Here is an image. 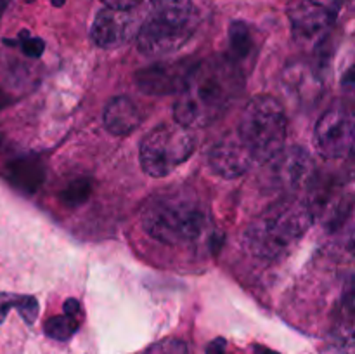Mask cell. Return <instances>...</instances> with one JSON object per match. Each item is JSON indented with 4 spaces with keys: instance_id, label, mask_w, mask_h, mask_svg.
Segmentation results:
<instances>
[{
    "instance_id": "6da1fadb",
    "label": "cell",
    "mask_w": 355,
    "mask_h": 354,
    "mask_svg": "<svg viewBox=\"0 0 355 354\" xmlns=\"http://www.w3.org/2000/svg\"><path fill=\"white\" fill-rule=\"evenodd\" d=\"M243 87L245 78L238 62L229 58L208 59L191 68L179 89L173 117L184 127H207L224 117Z\"/></svg>"
},
{
    "instance_id": "7a4b0ae2",
    "label": "cell",
    "mask_w": 355,
    "mask_h": 354,
    "mask_svg": "<svg viewBox=\"0 0 355 354\" xmlns=\"http://www.w3.org/2000/svg\"><path fill=\"white\" fill-rule=\"evenodd\" d=\"M142 228L165 245H187L200 238L205 208L189 187H168L151 196L142 210Z\"/></svg>"
},
{
    "instance_id": "3957f363",
    "label": "cell",
    "mask_w": 355,
    "mask_h": 354,
    "mask_svg": "<svg viewBox=\"0 0 355 354\" xmlns=\"http://www.w3.org/2000/svg\"><path fill=\"white\" fill-rule=\"evenodd\" d=\"M314 221V212L300 200H281L270 205L246 233V243L263 259L284 255L300 242Z\"/></svg>"
},
{
    "instance_id": "277c9868",
    "label": "cell",
    "mask_w": 355,
    "mask_h": 354,
    "mask_svg": "<svg viewBox=\"0 0 355 354\" xmlns=\"http://www.w3.org/2000/svg\"><path fill=\"white\" fill-rule=\"evenodd\" d=\"M286 115L277 99L270 96L253 97L245 108L238 135L259 163L276 158L286 142Z\"/></svg>"
},
{
    "instance_id": "5b68a950",
    "label": "cell",
    "mask_w": 355,
    "mask_h": 354,
    "mask_svg": "<svg viewBox=\"0 0 355 354\" xmlns=\"http://www.w3.org/2000/svg\"><path fill=\"white\" fill-rule=\"evenodd\" d=\"M196 149V135L189 127L165 124L153 128L141 142V165L148 176L165 177L182 165Z\"/></svg>"
},
{
    "instance_id": "8992f818",
    "label": "cell",
    "mask_w": 355,
    "mask_h": 354,
    "mask_svg": "<svg viewBox=\"0 0 355 354\" xmlns=\"http://www.w3.org/2000/svg\"><path fill=\"white\" fill-rule=\"evenodd\" d=\"M295 40L304 47H318L335 26L331 10L315 0H291L288 6Z\"/></svg>"
},
{
    "instance_id": "52a82bcc",
    "label": "cell",
    "mask_w": 355,
    "mask_h": 354,
    "mask_svg": "<svg viewBox=\"0 0 355 354\" xmlns=\"http://www.w3.org/2000/svg\"><path fill=\"white\" fill-rule=\"evenodd\" d=\"M354 117L345 106L326 111L315 125V146L324 158H345L354 146Z\"/></svg>"
},
{
    "instance_id": "ba28073f",
    "label": "cell",
    "mask_w": 355,
    "mask_h": 354,
    "mask_svg": "<svg viewBox=\"0 0 355 354\" xmlns=\"http://www.w3.org/2000/svg\"><path fill=\"white\" fill-rule=\"evenodd\" d=\"M139 19L132 10L104 7L92 24V40L101 49H116L137 33Z\"/></svg>"
},
{
    "instance_id": "9c48e42d",
    "label": "cell",
    "mask_w": 355,
    "mask_h": 354,
    "mask_svg": "<svg viewBox=\"0 0 355 354\" xmlns=\"http://www.w3.org/2000/svg\"><path fill=\"white\" fill-rule=\"evenodd\" d=\"M211 170L225 179H234L248 172L250 167L255 163L253 156L243 144L241 137L236 134H227L214 146L208 156Z\"/></svg>"
},
{
    "instance_id": "30bf717a",
    "label": "cell",
    "mask_w": 355,
    "mask_h": 354,
    "mask_svg": "<svg viewBox=\"0 0 355 354\" xmlns=\"http://www.w3.org/2000/svg\"><path fill=\"white\" fill-rule=\"evenodd\" d=\"M191 35V26H166V24L141 21L137 28V45L144 54L162 56L182 47Z\"/></svg>"
},
{
    "instance_id": "8fae6325",
    "label": "cell",
    "mask_w": 355,
    "mask_h": 354,
    "mask_svg": "<svg viewBox=\"0 0 355 354\" xmlns=\"http://www.w3.org/2000/svg\"><path fill=\"white\" fill-rule=\"evenodd\" d=\"M193 66H182V62L175 65H156L137 73V83L148 94H168L179 90L184 80L189 75Z\"/></svg>"
},
{
    "instance_id": "7c38bea8",
    "label": "cell",
    "mask_w": 355,
    "mask_h": 354,
    "mask_svg": "<svg viewBox=\"0 0 355 354\" xmlns=\"http://www.w3.org/2000/svg\"><path fill=\"white\" fill-rule=\"evenodd\" d=\"M270 163H274V177L284 187L302 186L311 174V158L298 148L288 153L281 151Z\"/></svg>"
},
{
    "instance_id": "4fadbf2b",
    "label": "cell",
    "mask_w": 355,
    "mask_h": 354,
    "mask_svg": "<svg viewBox=\"0 0 355 354\" xmlns=\"http://www.w3.org/2000/svg\"><path fill=\"white\" fill-rule=\"evenodd\" d=\"M142 113L137 104L127 96H118L104 110V125L114 135H127L141 125Z\"/></svg>"
},
{
    "instance_id": "5bb4252c",
    "label": "cell",
    "mask_w": 355,
    "mask_h": 354,
    "mask_svg": "<svg viewBox=\"0 0 355 354\" xmlns=\"http://www.w3.org/2000/svg\"><path fill=\"white\" fill-rule=\"evenodd\" d=\"M144 19L166 26H189L191 0H141Z\"/></svg>"
},
{
    "instance_id": "9a60e30c",
    "label": "cell",
    "mask_w": 355,
    "mask_h": 354,
    "mask_svg": "<svg viewBox=\"0 0 355 354\" xmlns=\"http://www.w3.org/2000/svg\"><path fill=\"white\" fill-rule=\"evenodd\" d=\"M12 307H16L19 311V314L23 316L28 325H31L38 314V302L35 297H31V295H17L0 292V323L6 319L7 312Z\"/></svg>"
},
{
    "instance_id": "2e32d148",
    "label": "cell",
    "mask_w": 355,
    "mask_h": 354,
    "mask_svg": "<svg viewBox=\"0 0 355 354\" xmlns=\"http://www.w3.org/2000/svg\"><path fill=\"white\" fill-rule=\"evenodd\" d=\"M252 47L253 38L252 33H250V28L243 21L232 23L231 28H229V49H231L229 59H232L234 62L241 61L252 52Z\"/></svg>"
},
{
    "instance_id": "e0dca14e",
    "label": "cell",
    "mask_w": 355,
    "mask_h": 354,
    "mask_svg": "<svg viewBox=\"0 0 355 354\" xmlns=\"http://www.w3.org/2000/svg\"><path fill=\"white\" fill-rule=\"evenodd\" d=\"M9 177L17 187H23V189L31 191L35 189V187H38V184H40L42 172L38 170L37 162L19 160V162H14L12 165H10Z\"/></svg>"
},
{
    "instance_id": "ac0fdd59",
    "label": "cell",
    "mask_w": 355,
    "mask_h": 354,
    "mask_svg": "<svg viewBox=\"0 0 355 354\" xmlns=\"http://www.w3.org/2000/svg\"><path fill=\"white\" fill-rule=\"evenodd\" d=\"M78 326H80L78 316H71L64 312L62 316H54V318L47 319V321H45L44 330L49 337H52V339L68 340L75 335Z\"/></svg>"
},
{
    "instance_id": "d6986e66",
    "label": "cell",
    "mask_w": 355,
    "mask_h": 354,
    "mask_svg": "<svg viewBox=\"0 0 355 354\" xmlns=\"http://www.w3.org/2000/svg\"><path fill=\"white\" fill-rule=\"evenodd\" d=\"M146 354H189L187 351L186 342L179 339H173V337H168V339H163L159 342L153 344Z\"/></svg>"
},
{
    "instance_id": "ffe728a7",
    "label": "cell",
    "mask_w": 355,
    "mask_h": 354,
    "mask_svg": "<svg viewBox=\"0 0 355 354\" xmlns=\"http://www.w3.org/2000/svg\"><path fill=\"white\" fill-rule=\"evenodd\" d=\"M89 194H90L89 180L78 179L66 187L64 193H62V198H64L68 203H82L83 200H87V198H89Z\"/></svg>"
},
{
    "instance_id": "44dd1931",
    "label": "cell",
    "mask_w": 355,
    "mask_h": 354,
    "mask_svg": "<svg viewBox=\"0 0 355 354\" xmlns=\"http://www.w3.org/2000/svg\"><path fill=\"white\" fill-rule=\"evenodd\" d=\"M19 47L23 49V52L26 56H30V58H38V56H42V52H44V40L38 37H30V35L26 33V31H23V33L19 35Z\"/></svg>"
},
{
    "instance_id": "7402d4cb",
    "label": "cell",
    "mask_w": 355,
    "mask_h": 354,
    "mask_svg": "<svg viewBox=\"0 0 355 354\" xmlns=\"http://www.w3.org/2000/svg\"><path fill=\"white\" fill-rule=\"evenodd\" d=\"M101 2L106 3V7H111V9L132 10L134 7H139L141 0H101Z\"/></svg>"
},
{
    "instance_id": "603a6c76",
    "label": "cell",
    "mask_w": 355,
    "mask_h": 354,
    "mask_svg": "<svg viewBox=\"0 0 355 354\" xmlns=\"http://www.w3.org/2000/svg\"><path fill=\"white\" fill-rule=\"evenodd\" d=\"M64 312L66 314H71V316H82V305H80V302L76 301V298H68V301L64 302Z\"/></svg>"
},
{
    "instance_id": "cb8c5ba5",
    "label": "cell",
    "mask_w": 355,
    "mask_h": 354,
    "mask_svg": "<svg viewBox=\"0 0 355 354\" xmlns=\"http://www.w3.org/2000/svg\"><path fill=\"white\" fill-rule=\"evenodd\" d=\"M225 353V340L224 339H215L207 347V354H224Z\"/></svg>"
},
{
    "instance_id": "d4e9b609",
    "label": "cell",
    "mask_w": 355,
    "mask_h": 354,
    "mask_svg": "<svg viewBox=\"0 0 355 354\" xmlns=\"http://www.w3.org/2000/svg\"><path fill=\"white\" fill-rule=\"evenodd\" d=\"M255 354H279V353L267 349V347H263V346H257L255 347Z\"/></svg>"
},
{
    "instance_id": "484cf974",
    "label": "cell",
    "mask_w": 355,
    "mask_h": 354,
    "mask_svg": "<svg viewBox=\"0 0 355 354\" xmlns=\"http://www.w3.org/2000/svg\"><path fill=\"white\" fill-rule=\"evenodd\" d=\"M7 104H9V97H7L3 92H0V108L7 106Z\"/></svg>"
},
{
    "instance_id": "4316f807",
    "label": "cell",
    "mask_w": 355,
    "mask_h": 354,
    "mask_svg": "<svg viewBox=\"0 0 355 354\" xmlns=\"http://www.w3.org/2000/svg\"><path fill=\"white\" fill-rule=\"evenodd\" d=\"M51 2L54 3V6L59 7V6H62V3H64V0H51Z\"/></svg>"
},
{
    "instance_id": "83f0119b",
    "label": "cell",
    "mask_w": 355,
    "mask_h": 354,
    "mask_svg": "<svg viewBox=\"0 0 355 354\" xmlns=\"http://www.w3.org/2000/svg\"><path fill=\"white\" fill-rule=\"evenodd\" d=\"M6 3H7V0H0V10H2L3 7H6Z\"/></svg>"
},
{
    "instance_id": "f1b7e54d",
    "label": "cell",
    "mask_w": 355,
    "mask_h": 354,
    "mask_svg": "<svg viewBox=\"0 0 355 354\" xmlns=\"http://www.w3.org/2000/svg\"><path fill=\"white\" fill-rule=\"evenodd\" d=\"M0 142H2V137H0Z\"/></svg>"
},
{
    "instance_id": "f546056e",
    "label": "cell",
    "mask_w": 355,
    "mask_h": 354,
    "mask_svg": "<svg viewBox=\"0 0 355 354\" xmlns=\"http://www.w3.org/2000/svg\"><path fill=\"white\" fill-rule=\"evenodd\" d=\"M28 2H31V0H28Z\"/></svg>"
}]
</instances>
